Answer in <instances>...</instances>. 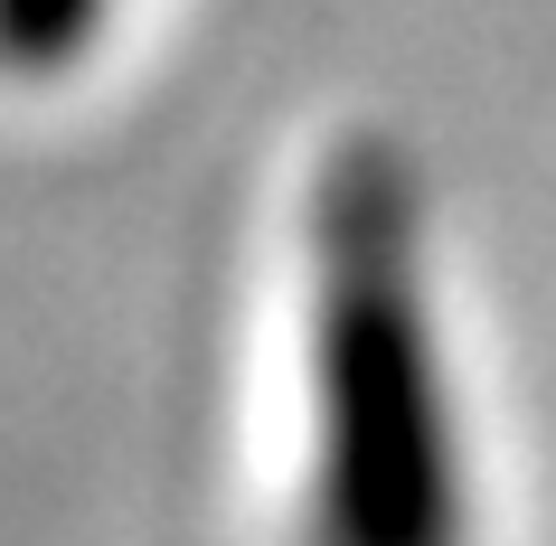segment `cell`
I'll return each mask as SVG.
<instances>
[{"label": "cell", "mask_w": 556, "mask_h": 546, "mask_svg": "<svg viewBox=\"0 0 556 546\" xmlns=\"http://www.w3.org/2000/svg\"><path fill=\"white\" fill-rule=\"evenodd\" d=\"M114 0H0V76H66Z\"/></svg>", "instance_id": "obj_2"}, {"label": "cell", "mask_w": 556, "mask_h": 546, "mask_svg": "<svg viewBox=\"0 0 556 546\" xmlns=\"http://www.w3.org/2000/svg\"><path fill=\"white\" fill-rule=\"evenodd\" d=\"M463 443L406 151L358 132L312 189V481L302 546H463Z\"/></svg>", "instance_id": "obj_1"}]
</instances>
